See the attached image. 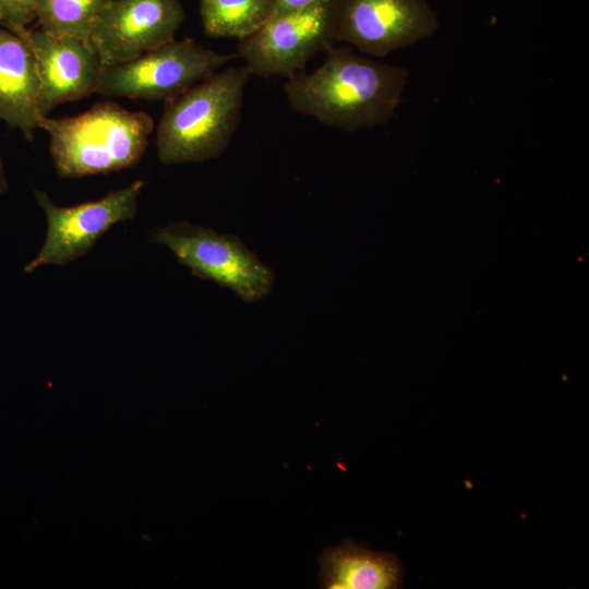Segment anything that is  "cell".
Returning a JSON list of instances; mask_svg holds the SVG:
<instances>
[{"instance_id": "1", "label": "cell", "mask_w": 589, "mask_h": 589, "mask_svg": "<svg viewBox=\"0 0 589 589\" xmlns=\"http://www.w3.org/2000/svg\"><path fill=\"white\" fill-rule=\"evenodd\" d=\"M315 71L287 79L289 106L323 124L352 132L386 123L408 81L402 67L378 62L350 47L332 46Z\"/></svg>"}, {"instance_id": "2", "label": "cell", "mask_w": 589, "mask_h": 589, "mask_svg": "<svg viewBox=\"0 0 589 589\" xmlns=\"http://www.w3.org/2000/svg\"><path fill=\"white\" fill-rule=\"evenodd\" d=\"M245 65L216 71L165 103L156 133L164 165L200 163L224 154L242 117Z\"/></svg>"}, {"instance_id": "3", "label": "cell", "mask_w": 589, "mask_h": 589, "mask_svg": "<svg viewBox=\"0 0 589 589\" xmlns=\"http://www.w3.org/2000/svg\"><path fill=\"white\" fill-rule=\"evenodd\" d=\"M49 152L62 178L110 173L136 165L154 129L149 115L104 101L87 111L58 119L43 117Z\"/></svg>"}, {"instance_id": "4", "label": "cell", "mask_w": 589, "mask_h": 589, "mask_svg": "<svg viewBox=\"0 0 589 589\" xmlns=\"http://www.w3.org/2000/svg\"><path fill=\"white\" fill-rule=\"evenodd\" d=\"M153 240L193 275L230 289L243 302L262 300L273 289V271L235 235L179 221L157 229Z\"/></svg>"}, {"instance_id": "5", "label": "cell", "mask_w": 589, "mask_h": 589, "mask_svg": "<svg viewBox=\"0 0 589 589\" xmlns=\"http://www.w3.org/2000/svg\"><path fill=\"white\" fill-rule=\"evenodd\" d=\"M236 57L213 51L192 38L172 39L136 59L103 68L97 93L166 103Z\"/></svg>"}, {"instance_id": "6", "label": "cell", "mask_w": 589, "mask_h": 589, "mask_svg": "<svg viewBox=\"0 0 589 589\" xmlns=\"http://www.w3.org/2000/svg\"><path fill=\"white\" fill-rule=\"evenodd\" d=\"M334 43V0H327L305 10L274 14L256 32L239 39L237 55L250 74L288 79Z\"/></svg>"}, {"instance_id": "7", "label": "cell", "mask_w": 589, "mask_h": 589, "mask_svg": "<svg viewBox=\"0 0 589 589\" xmlns=\"http://www.w3.org/2000/svg\"><path fill=\"white\" fill-rule=\"evenodd\" d=\"M143 187V180H135L99 200L70 207L56 205L45 191L35 189L36 203L47 219V232L24 272L32 273L43 265H65L85 255L113 225L135 218Z\"/></svg>"}, {"instance_id": "8", "label": "cell", "mask_w": 589, "mask_h": 589, "mask_svg": "<svg viewBox=\"0 0 589 589\" xmlns=\"http://www.w3.org/2000/svg\"><path fill=\"white\" fill-rule=\"evenodd\" d=\"M334 13L335 41L380 58L431 37L440 25L426 0H334Z\"/></svg>"}, {"instance_id": "9", "label": "cell", "mask_w": 589, "mask_h": 589, "mask_svg": "<svg viewBox=\"0 0 589 589\" xmlns=\"http://www.w3.org/2000/svg\"><path fill=\"white\" fill-rule=\"evenodd\" d=\"M184 16L180 0H108L89 41L104 68L130 61L175 39Z\"/></svg>"}, {"instance_id": "10", "label": "cell", "mask_w": 589, "mask_h": 589, "mask_svg": "<svg viewBox=\"0 0 589 589\" xmlns=\"http://www.w3.org/2000/svg\"><path fill=\"white\" fill-rule=\"evenodd\" d=\"M15 34L28 45L37 63L41 118L62 103L77 101L97 92L104 67L89 40L27 27Z\"/></svg>"}, {"instance_id": "11", "label": "cell", "mask_w": 589, "mask_h": 589, "mask_svg": "<svg viewBox=\"0 0 589 589\" xmlns=\"http://www.w3.org/2000/svg\"><path fill=\"white\" fill-rule=\"evenodd\" d=\"M39 76L35 57L15 33L0 25V120L28 141L38 128Z\"/></svg>"}, {"instance_id": "12", "label": "cell", "mask_w": 589, "mask_h": 589, "mask_svg": "<svg viewBox=\"0 0 589 589\" xmlns=\"http://www.w3.org/2000/svg\"><path fill=\"white\" fill-rule=\"evenodd\" d=\"M320 587L325 589H396L402 567L394 553H378L351 540L325 550L318 557Z\"/></svg>"}, {"instance_id": "13", "label": "cell", "mask_w": 589, "mask_h": 589, "mask_svg": "<svg viewBox=\"0 0 589 589\" xmlns=\"http://www.w3.org/2000/svg\"><path fill=\"white\" fill-rule=\"evenodd\" d=\"M274 11L273 0H200L203 29L211 37L245 38Z\"/></svg>"}, {"instance_id": "14", "label": "cell", "mask_w": 589, "mask_h": 589, "mask_svg": "<svg viewBox=\"0 0 589 589\" xmlns=\"http://www.w3.org/2000/svg\"><path fill=\"white\" fill-rule=\"evenodd\" d=\"M108 0H35L40 29L56 36L89 40L98 13Z\"/></svg>"}, {"instance_id": "15", "label": "cell", "mask_w": 589, "mask_h": 589, "mask_svg": "<svg viewBox=\"0 0 589 589\" xmlns=\"http://www.w3.org/2000/svg\"><path fill=\"white\" fill-rule=\"evenodd\" d=\"M36 19L35 0H0V25L16 33Z\"/></svg>"}, {"instance_id": "16", "label": "cell", "mask_w": 589, "mask_h": 589, "mask_svg": "<svg viewBox=\"0 0 589 589\" xmlns=\"http://www.w3.org/2000/svg\"><path fill=\"white\" fill-rule=\"evenodd\" d=\"M327 0H273L274 14L297 12L317 5Z\"/></svg>"}, {"instance_id": "17", "label": "cell", "mask_w": 589, "mask_h": 589, "mask_svg": "<svg viewBox=\"0 0 589 589\" xmlns=\"http://www.w3.org/2000/svg\"><path fill=\"white\" fill-rule=\"evenodd\" d=\"M7 190H8V183L4 177V169H3L2 159L0 156V195L5 193Z\"/></svg>"}]
</instances>
